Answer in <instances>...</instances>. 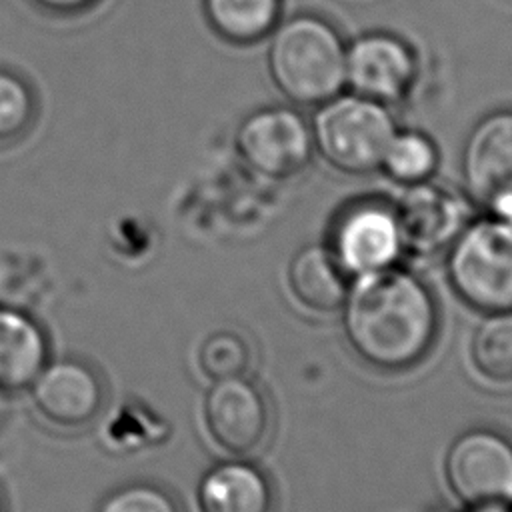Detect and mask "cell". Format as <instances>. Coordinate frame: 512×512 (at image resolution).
Here are the masks:
<instances>
[{"mask_svg": "<svg viewBox=\"0 0 512 512\" xmlns=\"http://www.w3.org/2000/svg\"><path fill=\"white\" fill-rule=\"evenodd\" d=\"M344 304L352 348L378 368H408L434 340L438 318L432 296L406 272L382 268L364 274Z\"/></svg>", "mask_w": 512, "mask_h": 512, "instance_id": "6da1fadb", "label": "cell"}, {"mask_svg": "<svg viewBox=\"0 0 512 512\" xmlns=\"http://www.w3.org/2000/svg\"><path fill=\"white\" fill-rule=\"evenodd\" d=\"M248 342L230 330L210 334L200 348V368L212 380L236 378L250 366Z\"/></svg>", "mask_w": 512, "mask_h": 512, "instance_id": "d6986e66", "label": "cell"}, {"mask_svg": "<svg viewBox=\"0 0 512 512\" xmlns=\"http://www.w3.org/2000/svg\"><path fill=\"white\" fill-rule=\"evenodd\" d=\"M204 422L212 440L232 452H254L268 434V404L242 376L216 380L204 398Z\"/></svg>", "mask_w": 512, "mask_h": 512, "instance_id": "30bf717a", "label": "cell"}, {"mask_svg": "<svg viewBox=\"0 0 512 512\" xmlns=\"http://www.w3.org/2000/svg\"><path fill=\"white\" fill-rule=\"evenodd\" d=\"M462 174L472 198L512 224V108L474 124L462 150Z\"/></svg>", "mask_w": 512, "mask_h": 512, "instance_id": "ba28073f", "label": "cell"}, {"mask_svg": "<svg viewBox=\"0 0 512 512\" xmlns=\"http://www.w3.org/2000/svg\"><path fill=\"white\" fill-rule=\"evenodd\" d=\"M478 512H506V510H504V506H496V508H482Z\"/></svg>", "mask_w": 512, "mask_h": 512, "instance_id": "603a6c76", "label": "cell"}, {"mask_svg": "<svg viewBox=\"0 0 512 512\" xmlns=\"http://www.w3.org/2000/svg\"><path fill=\"white\" fill-rule=\"evenodd\" d=\"M0 512H6V500L2 496V492H0Z\"/></svg>", "mask_w": 512, "mask_h": 512, "instance_id": "cb8c5ba5", "label": "cell"}, {"mask_svg": "<svg viewBox=\"0 0 512 512\" xmlns=\"http://www.w3.org/2000/svg\"><path fill=\"white\" fill-rule=\"evenodd\" d=\"M396 218L400 234L408 244L432 250L458 230L462 206L448 190L420 182L404 196Z\"/></svg>", "mask_w": 512, "mask_h": 512, "instance_id": "4fadbf2b", "label": "cell"}, {"mask_svg": "<svg viewBox=\"0 0 512 512\" xmlns=\"http://www.w3.org/2000/svg\"><path fill=\"white\" fill-rule=\"evenodd\" d=\"M236 150L254 172L276 180L290 178L314 154L310 122L296 108L262 106L240 122Z\"/></svg>", "mask_w": 512, "mask_h": 512, "instance_id": "5b68a950", "label": "cell"}, {"mask_svg": "<svg viewBox=\"0 0 512 512\" xmlns=\"http://www.w3.org/2000/svg\"><path fill=\"white\" fill-rule=\"evenodd\" d=\"M448 276L472 308L512 312V224L484 220L468 226L452 246Z\"/></svg>", "mask_w": 512, "mask_h": 512, "instance_id": "277c9868", "label": "cell"}, {"mask_svg": "<svg viewBox=\"0 0 512 512\" xmlns=\"http://www.w3.org/2000/svg\"><path fill=\"white\" fill-rule=\"evenodd\" d=\"M446 480L476 510L512 504V444L490 430H470L448 450Z\"/></svg>", "mask_w": 512, "mask_h": 512, "instance_id": "8992f818", "label": "cell"}, {"mask_svg": "<svg viewBox=\"0 0 512 512\" xmlns=\"http://www.w3.org/2000/svg\"><path fill=\"white\" fill-rule=\"evenodd\" d=\"M288 284L298 302L314 312H334L348 296L344 266L322 246H308L292 258Z\"/></svg>", "mask_w": 512, "mask_h": 512, "instance_id": "9a60e30c", "label": "cell"}, {"mask_svg": "<svg viewBox=\"0 0 512 512\" xmlns=\"http://www.w3.org/2000/svg\"><path fill=\"white\" fill-rule=\"evenodd\" d=\"M32 2L50 14L70 16V14H80L92 8L98 0H32Z\"/></svg>", "mask_w": 512, "mask_h": 512, "instance_id": "7402d4cb", "label": "cell"}, {"mask_svg": "<svg viewBox=\"0 0 512 512\" xmlns=\"http://www.w3.org/2000/svg\"><path fill=\"white\" fill-rule=\"evenodd\" d=\"M202 10L210 28L234 46L266 40L282 20V0H202Z\"/></svg>", "mask_w": 512, "mask_h": 512, "instance_id": "2e32d148", "label": "cell"}, {"mask_svg": "<svg viewBox=\"0 0 512 512\" xmlns=\"http://www.w3.org/2000/svg\"><path fill=\"white\" fill-rule=\"evenodd\" d=\"M470 356L474 368L492 384H512V312L490 314L474 332Z\"/></svg>", "mask_w": 512, "mask_h": 512, "instance_id": "e0dca14e", "label": "cell"}, {"mask_svg": "<svg viewBox=\"0 0 512 512\" xmlns=\"http://www.w3.org/2000/svg\"><path fill=\"white\" fill-rule=\"evenodd\" d=\"M28 390L36 416L48 428L66 434L92 426L106 402L100 374L76 358L48 362Z\"/></svg>", "mask_w": 512, "mask_h": 512, "instance_id": "52a82bcc", "label": "cell"}, {"mask_svg": "<svg viewBox=\"0 0 512 512\" xmlns=\"http://www.w3.org/2000/svg\"><path fill=\"white\" fill-rule=\"evenodd\" d=\"M314 152L344 174L380 170L388 142L398 130L390 106L354 92H340L316 106L310 122Z\"/></svg>", "mask_w": 512, "mask_h": 512, "instance_id": "3957f363", "label": "cell"}, {"mask_svg": "<svg viewBox=\"0 0 512 512\" xmlns=\"http://www.w3.org/2000/svg\"><path fill=\"white\" fill-rule=\"evenodd\" d=\"M438 166V148L434 140L418 130H396L386 146L380 170L392 180L414 186L428 182Z\"/></svg>", "mask_w": 512, "mask_h": 512, "instance_id": "ac0fdd59", "label": "cell"}, {"mask_svg": "<svg viewBox=\"0 0 512 512\" xmlns=\"http://www.w3.org/2000/svg\"><path fill=\"white\" fill-rule=\"evenodd\" d=\"M400 240L396 212L380 204H362L348 210L336 226V258L352 272H376L390 266Z\"/></svg>", "mask_w": 512, "mask_h": 512, "instance_id": "8fae6325", "label": "cell"}, {"mask_svg": "<svg viewBox=\"0 0 512 512\" xmlns=\"http://www.w3.org/2000/svg\"><path fill=\"white\" fill-rule=\"evenodd\" d=\"M48 364L44 330L20 310L0 306V392L28 390Z\"/></svg>", "mask_w": 512, "mask_h": 512, "instance_id": "7c38bea8", "label": "cell"}, {"mask_svg": "<svg viewBox=\"0 0 512 512\" xmlns=\"http://www.w3.org/2000/svg\"><path fill=\"white\" fill-rule=\"evenodd\" d=\"M266 40L270 80L292 104L316 108L346 90V42L326 18H282Z\"/></svg>", "mask_w": 512, "mask_h": 512, "instance_id": "7a4b0ae2", "label": "cell"}, {"mask_svg": "<svg viewBox=\"0 0 512 512\" xmlns=\"http://www.w3.org/2000/svg\"><path fill=\"white\" fill-rule=\"evenodd\" d=\"M34 94L14 72L0 70V144L18 140L32 124Z\"/></svg>", "mask_w": 512, "mask_h": 512, "instance_id": "ffe728a7", "label": "cell"}, {"mask_svg": "<svg viewBox=\"0 0 512 512\" xmlns=\"http://www.w3.org/2000/svg\"><path fill=\"white\" fill-rule=\"evenodd\" d=\"M196 498L200 512H272V488L266 476L244 462H226L208 470Z\"/></svg>", "mask_w": 512, "mask_h": 512, "instance_id": "5bb4252c", "label": "cell"}, {"mask_svg": "<svg viewBox=\"0 0 512 512\" xmlns=\"http://www.w3.org/2000/svg\"><path fill=\"white\" fill-rule=\"evenodd\" d=\"M412 46L392 32H366L346 44V88L386 106L404 100L416 80Z\"/></svg>", "mask_w": 512, "mask_h": 512, "instance_id": "9c48e42d", "label": "cell"}, {"mask_svg": "<svg viewBox=\"0 0 512 512\" xmlns=\"http://www.w3.org/2000/svg\"><path fill=\"white\" fill-rule=\"evenodd\" d=\"M96 512H180L174 496L150 482H130L108 492Z\"/></svg>", "mask_w": 512, "mask_h": 512, "instance_id": "44dd1931", "label": "cell"}]
</instances>
